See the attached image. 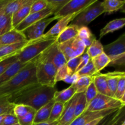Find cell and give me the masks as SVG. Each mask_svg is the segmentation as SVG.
<instances>
[{
    "label": "cell",
    "instance_id": "6da1fadb",
    "mask_svg": "<svg viewBox=\"0 0 125 125\" xmlns=\"http://www.w3.org/2000/svg\"><path fill=\"white\" fill-rule=\"evenodd\" d=\"M57 89L39 83L32 84L10 95L8 100L14 105L23 104L37 111L53 99Z\"/></svg>",
    "mask_w": 125,
    "mask_h": 125
},
{
    "label": "cell",
    "instance_id": "7a4b0ae2",
    "mask_svg": "<svg viewBox=\"0 0 125 125\" xmlns=\"http://www.w3.org/2000/svg\"><path fill=\"white\" fill-rule=\"evenodd\" d=\"M38 57L31 61L14 77L0 86V96H10L24 88L36 84V61Z\"/></svg>",
    "mask_w": 125,
    "mask_h": 125
},
{
    "label": "cell",
    "instance_id": "3957f363",
    "mask_svg": "<svg viewBox=\"0 0 125 125\" xmlns=\"http://www.w3.org/2000/svg\"><path fill=\"white\" fill-rule=\"evenodd\" d=\"M57 37L45 36L43 34L39 39L28 40V45L17 55V60L23 63L32 61L54 43Z\"/></svg>",
    "mask_w": 125,
    "mask_h": 125
},
{
    "label": "cell",
    "instance_id": "277c9868",
    "mask_svg": "<svg viewBox=\"0 0 125 125\" xmlns=\"http://www.w3.org/2000/svg\"><path fill=\"white\" fill-rule=\"evenodd\" d=\"M57 70L46 50L38 56L36 61V78L39 84L54 87Z\"/></svg>",
    "mask_w": 125,
    "mask_h": 125
},
{
    "label": "cell",
    "instance_id": "5b68a950",
    "mask_svg": "<svg viewBox=\"0 0 125 125\" xmlns=\"http://www.w3.org/2000/svg\"><path fill=\"white\" fill-rule=\"evenodd\" d=\"M103 52L110 59L108 66L124 67L125 63V34L115 41L103 46Z\"/></svg>",
    "mask_w": 125,
    "mask_h": 125
},
{
    "label": "cell",
    "instance_id": "8992f818",
    "mask_svg": "<svg viewBox=\"0 0 125 125\" xmlns=\"http://www.w3.org/2000/svg\"><path fill=\"white\" fill-rule=\"evenodd\" d=\"M104 13V11L101 2L96 0L94 3L80 12L71 22V24L77 26L79 28L87 26L89 23Z\"/></svg>",
    "mask_w": 125,
    "mask_h": 125
},
{
    "label": "cell",
    "instance_id": "52a82bcc",
    "mask_svg": "<svg viewBox=\"0 0 125 125\" xmlns=\"http://www.w3.org/2000/svg\"><path fill=\"white\" fill-rule=\"evenodd\" d=\"M125 104L120 100L114 98L98 94L96 97L87 107L86 111H100L112 109H122L125 107Z\"/></svg>",
    "mask_w": 125,
    "mask_h": 125
},
{
    "label": "cell",
    "instance_id": "ba28073f",
    "mask_svg": "<svg viewBox=\"0 0 125 125\" xmlns=\"http://www.w3.org/2000/svg\"><path fill=\"white\" fill-rule=\"evenodd\" d=\"M96 0H69L68 2L54 14L57 20L68 15L81 12L85 8L94 3Z\"/></svg>",
    "mask_w": 125,
    "mask_h": 125
},
{
    "label": "cell",
    "instance_id": "9c48e42d",
    "mask_svg": "<svg viewBox=\"0 0 125 125\" xmlns=\"http://www.w3.org/2000/svg\"><path fill=\"white\" fill-rule=\"evenodd\" d=\"M55 14V10L52 6L49 4L48 6L45 9L40 11L39 12L30 13L23 21L20 23L17 26L14 28L17 31L20 32H24L28 27L31 26L34 23L41 20L45 19L48 18L51 15Z\"/></svg>",
    "mask_w": 125,
    "mask_h": 125
},
{
    "label": "cell",
    "instance_id": "30bf717a",
    "mask_svg": "<svg viewBox=\"0 0 125 125\" xmlns=\"http://www.w3.org/2000/svg\"><path fill=\"white\" fill-rule=\"evenodd\" d=\"M55 20H57L54 17L51 18H46L41 20L36 23H34L28 27L23 33L28 40H32L41 37L44 34V31L46 27Z\"/></svg>",
    "mask_w": 125,
    "mask_h": 125
},
{
    "label": "cell",
    "instance_id": "8fae6325",
    "mask_svg": "<svg viewBox=\"0 0 125 125\" xmlns=\"http://www.w3.org/2000/svg\"><path fill=\"white\" fill-rule=\"evenodd\" d=\"M118 109H112L103 110L100 111H94V112L85 111L79 117L75 118L70 125H85L96 118L107 117L114 112H116Z\"/></svg>",
    "mask_w": 125,
    "mask_h": 125
},
{
    "label": "cell",
    "instance_id": "7c38bea8",
    "mask_svg": "<svg viewBox=\"0 0 125 125\" xmlns=\"http://www.w3.org/2000/svg\"><path fill=\"white\" fill-rule=\"evenodd\" d=\"M79 94H76L68 102L65 104L64 109L57 122V125H70L74 121L75 105Z\"/></svg>",
    "mask_w": 125,
    "mask_h": 125
},
{
    "label": "cell",
    "instance_id": "4fadbf2b",
    "mask_svg": "<svg viewBox=\"0 0 125 125\" xmlns=\"http://www.w3.org/2000/svg\"><path fill=\"white\" fill-rule=\"evenodd\" d=\"M26 37L23 32L13 29L8 32L0 36V46L12 45L17 43L26 41Z\"/></svg>",
    "mask_w": 125,
    "mask_h": 125
},
{
    "label": "cell",
    "instance_id": "5bb4252c",
    "mask_svg": "<svg viewBox=\"0 0 125 125\" xmlns=\"http://www.w3.org/2000/svg\"><path fill=\"white\" fill-rule=\"evenodd\" d=\"M79 13L80 12L68 15L59 19V21L57 22V23L55 24L46 34H44V35L57 37L63 29H65L68 26L69 23H70Z\"/></svg>",
    "mask_w": 125,
    "mask_h": 125
},
{
    "label": "cell",
    "instance_id": "9a60e30c",
    "mask_svg": "<svg viewBox=\"0 0 125 125\" xmlns=\"http://www.w3.org/2000/svg\"><path fill=\"white\" fill-rule=\"evenodd\" d=\"M46 52L51 59L52 63L57 69L67 63L65 57L58 48V44L56 42L46 50Z\"/></svg>",
    "mask_w": 125,
    "mask_h": 125
},
{
    "label": "cell",
    "instance_id": "2e32d148",
    "mask_svg": "<svg viewBox=\"0 0 125 125\" xmlns=\"http://www.w3.org/2000/svg\"><path fill=\"white\" fill-rule=\"evenodd\" d=\"M28 40L17 43L12 45L0 46V59H5L10 56H16L28 45Z\"/></svg>",
    "mask_w": 125,
    "mask_h": 125
},
{
    "label": "cell",
    "instance_id": "e0dca14e",
    "mask_svg": "<svg viewBox=\"0 0 125 125\" xmlns=\"http://www.w3.org/2000/svg\"><path fill=\"white\" fill-rule=\"evenodd\" d=\"M29 62L23 63L17 60L15 62L11 65L2 74L0 75V86L10 80L21 70L28 65Z\"/></svg>",
    "mask_w": 125,
    "mask_h": 125
},
{
    "label": "cell",
    "instance_id": "ac0fdd59",
    "mask_svg": "<svg viewBox=\"0 0 125 125\" xmlns=\"http://www.w3.org/2000/svg\"><path fill=\"white\" fill-rule=\"evenodd\" d=\"M54 103V100L52 99L51 101L48 103L44 105L41 108L37 110L35 112L33 124H37V123L48 122L49 117H50V114H51V109H52V106H53Z\"/></svg>",
    "mask_w": 125,
    "mask_h": 125
},
{
    "label": "cell",
    "instance_id": "d6986e66",
    "mask_svg": "<svg viewBox=\"0 0 125 125\" xmlns=\"http://www.w3.org/2000/svg\"><path fill=\"white\" fill-rule=\"evenodd\" d=\"M103 74L106 79L109 90L112 96L114 98L115 94L118 80L121 77L125 76V72L116 71V72H109V73H103Z\"/></svg>",
    "mask_w": 125,
    "mask_h": 125
},
{
    "label": "cell",
    "instance_id": "ffe728a7",
    "mask_svg": "<svg viewBox=\"0 0 125 125\" xmlns=\"http://www.w3.org/2000/svg\"><path fill=\"white\" fill-rule=\"evenodd\" d=\"M92 78L93 83H94L98 94L112 97L111 94L109 90L106 79L103 73H98L93 76Z\"/></svg>",
    "mask_w": 125,
    "mask_h": 125
},
{
    "label": "cell",
    "instance_id": "44dd1931",
    "mask_svg": "<svg viewBox=\"0 0 125 125\" xmlns=\"http://www.w3.org/2000/svg\"><path fill=\"white\" fill-rule=\"evenodd\" d=\"M79 28L77 26L70 24L65 29H63L57 36L56 43L61 44L62 43L70 40L78 36Z\"/></svg>",
    "mask_w": 125,
    "mask_h": 125
},
{
    "label": "cell",
    "instance_id": "7402d4cb",
    "mask_svg": "<svg viewBox=\"0 0 125 125\" xmlns=\"http://www.w3.org/2000/svg\"><path fill=\"white\" fill-rule=\"evenodd\" d=\"M76 94L75 87L74 84L71 85L67 89H64L61 91H56L54 95L53 100L55 102L61 103L65 104L70 101L74 95Z\"/></svg>",
    "mask_w": 125,
    "mask_h": 125
},
{
    "label": "cell",
    "instance_id": "603a6c76",
    "mask_svg": "<svg viewBox=\"0 0 125 125\" xmlns=\"http://www.w3.org/2000/svg\"><path fill=\"white\" fill-rule=\"evenodd\" d=\"M125 24V18H117L109 22L103 28L101 29L100 32V39L103 37L106 34L118 31L124 27Z\"/></svg>",
    "mask_w": 125,
    "mask_h": 125
},
{
    "label": "cell",
    "instance_id": "cb8c5ba5",
    "mask_svg": "<svg viewBox=\"0 0 125 125\" xmlns=\"http://www.w3.org/2000/svg\"><path fill=\"white\" fill-rule=\"evenodd\" d=\"M34 0H10L4 9V13L12 15L23 6L32 4Z\"/></svg>",
    "mask_w": 125,
    "mask_h": 125
},
{
    "label": "cell",
    "instance_id": "d4e9b609",
    "mask_svg": "<svg viewBox=\"0 0 125 125\" xmlns=\"http://www.w3.org/2000/svg\"><path fill=\"white\" fill-rule=\"evenodd\" d=\"M32 4H28L23 6V7L18 10L17 12L13 13L12 15V23L13 28L14 29L16 26L21 23L29 14H30L31 6Z\"/></svg>",
    "mask_w": 125,
    "mask_h": 125
},
{
    "label": "cell",
    "instance_id": "484cf974",
    "mask_svg": "<svg viewBox=\"0 0 125 125\" xmlns=\"http://www.w3.org/2000/svg\"><path fill=\"white\" fill-rule=\"evenodd\" d=\"M125 1L119 0H105L101 2L104 13H111L119 10L125 6Z\"/></svg>",
    "mask_w": 125,
    "mask_h": 125
},
{
    "label": "cell",
    "instance_id": "4316f807",
    "mask_svg": "<svg viewBox=\"0 0 125 125\" xmlns=\"http://www.w3.org/2000/svg\"><path fill=\"white\" fill-rule=\"evenodd\" d=\"M77 37L83 41L86 49L91 45L93 41L96 39L95 35L87 26H82L79 28Z\"/></svg>",
    "mask_w": 125,
    "mask_h": 125
},
{
    "label": "cell",
    "instance_id": "83f0119b",
    "mask_svg": "<svg viewBox=\"0 0 125 125\" xmlns=\"http://www.w3.org/2000/svg\"><path fill=\"white\" fill-rule=\"evenodd\" d=\"M123 108L119 109L116 112L105 117L103 120L101 125H115L124 118Z\"/></svg>",
    "mask_w": 125,
    "mask_h": 125
},
{
    "label": "cell",
    "instance_id": "f1b7e54d",
    "mask_svg": "<svg viewBox=\"0 0 125 125\" xmlns=\"http://www.w3.org/2000/svg\"><path fill=\"white\" fill-rule=\"evenodd\" d=\"M91 60L97 73H100V72L105 67L108 66L110 63L109 58L104 52Z\"/></svg>",
    "mask_w": 125,
    "mask_h": 125
},
{
    "label": "cell",
    "instance_id": "f546056e",
    "mask_svg": "<svg viewBox=\"0 0 125 125\" xmlns=\"http://www.w3.org/2000/svg\"><path fill=\"white\" fill-rule=\"evenodd\" d=\"M12 23V15H6L4 10L0 15V36L13 29Z\"/></svg>",
    "mask_w": 125,
    "mask_h": 125
},
{
    "label": "cell",
    "instance_id": "4dcf8cb0",
    "mask_svg": "<svg viewBox=\"0 0 125 125\" xmlns=\"http://www.w3.org/2000/svg\"><path fill=\"white\" fill-rule=\"evenodd\" d=\"M86 52L92 59L103 52V46L100 40H96V39L86 49Z\"/></svg>",
    "mask_w": 125,
    "mask_h": 125
},
{
    "label": "cell",
    "instance_id": "1f68e13d",
    "mask_svg": "<svg viewBox=\"0 0 125 125\" xmlns=\"http://www.w3.org/2000/svg\"><path fill=\"white\" fill-rule=\"evenodd\" d=\"M92 76H81L78 81L74 84L76 94L84 93L88 87L92 83Z\"/></svg>",
    "mask_w": 125,
    "mask_h": 125
},
{
    "label": "cell",
    "instance_id": "d6a6232c",
    "mask_svg": "<svg viewBox=\"0 0 125 125\" xmlns=\"http://www.w3.org/2000/svg\"><path fill=\"white\" fill-rule=\"evenodd\" d=\"M87 106L84 93L79 94L78 100H77V102L75 105V108H74V119L79 117L81 114H82L86 110Z\"/></svg>",
    "mask_w": 125,
    "mask_h": 125
},
{
    "label": "cell",
    "instance_id": "836d02e7",
    "mask_svg": "<svg viewBox=\"0 0 125 125\" xmlns=\"http://www.w3.org/2000/svg\"><path fill=\"white\" fill-rule=\"evenodd\" d=\"M9 96H0V115L13 114L15 105L9 101Z\"/></svg>",
    "mask_w": 125,
    "mask_h": 125
},
{
    "label": "cell",
    "instance_id": "e575fe53",
    "mask_svg": "<svg viewBox=\"0 0 125 125\" xmlns=\"http://www.w3.org/2000/svg\"><path fill=\"white\" fill-rule=\"evenodd\" d=\"M65 104L61 103L55 102L52 108L51 109V114L48 122H54L58 121L61 117L63 109H64Z\"/></svg>",
    "mask_w": 125,
    "mask_h": 125
},
{
    "label": "cell",
    "instance_id": "d590c367",
    "mask_svg": "<svg viewBox=\"0 0 125 125\" xmlns=\"http://www.w3.org/2000/svg\"><path fill=\"white\" fill-rule=\"evenodd\" d=\"M72 50H73V58L81 56L86 50V48L84 43L78 37H76L73 39Z\"/></svg>",
    "mask_w": 125,
    "mask_h": 125
},
{
    "label": "cell",
    "instance_id": "8d00e7d4",
    "mask_svg": "<svg viewBox=\"0 0 125 125\" xmlns=\"http://www.w3.org/2000/svg\"><path fill=\"white\" fill-rule=\"evenodd\" d=\"M73 39L65 42L62 43L61 44H58L59 49L65 56L67 62L73 58V50H72Z\"/></svg>",
    "mask_w": 125,
    "mask_h": 125
},
{
    "label": "cell",
    "instance_id": "74e56055",
    "mask_svg": "<svg viewBox=\"0 0 125 125\" xmlns=\"http://www.w3.org/2000/svg\"><path fill=\"white\" fill-rule=\"evenodd\" d=\"M79 76H93L95 74H97V72L95 70L94 65H93L92 60H90L89 63L82 68L80 70L76 72Z\"/></svg>",
    "mask_w": 125,
    "mask_h": 125
},
{
    "label": "cell",
    "instance_id": "f35d334b",
    "mask_svg": "<svg viewBox=\"0 0 125 125\" xmlns=\"http://www.w3.org/2000/svg\"><path fill=\"white\" fill-rule=\"evenodd\" d=\"M33 108L29 107V106H26V105L17 104L15 105L14 107H13V114L18 120L25 116L28 112H29Z\"/></svg>",
    "mask_w": 125,
    "mask_h": 125
},
{
    "label": "cell",
    "instance_id": "ab89813d",
    "mask_svg": "<svg viewBox=\"0 0 125 125\" xmlns=\"http://www.w3.org/2000/svg\"><path fill=\"white\" fill-rule=\"evenodd\" d=\"M98 94V93L96 87H95V85H94V83L92 81V83L89 85V86L88 87L87 89H86V90L84 92L87 106H89L90 103L95 99V98L96 97Z\"/></svg>",
    "mask_w": 125,
    "mask_h": 125
},
{
    "label": "cell",
    "instance_id": "60d3db41",
    "mask_svg": "<svg viewBox=\"0 0 125 125\" xmlns=\"http://www.w3.org/2000/svg\"><path fill=\"white\" fill-rule=\"evenodd\" d=\"M48 0H34L31 6L30 13L39 12L45 9L48 6Z\"/></svg>",
    "mask_w": 125,
    "mask_h": 125
},
{
    "label": "cell",
    "instance_id": "b9f144b4",
    "mask_svg": "<svg viewBox=\"0 0 125 125\" xmlns=\"http://www.w3.org/2000/svg\"><path fill=\"white\" fill-rule=\"evenodd\" d=\"M123 96H125V76L121 77L118 80L114 98L117 100H121Z\"/></svg>",
    "mask_w": 125,
    "mask_h": 125
},
{
    "label": "cell",
    "instance_id": "7bdbcfd3",
    "mask_svg": "<svg viewBox=\"0 0 125 125\" xmlns=\"http://www.w3.org/2000/svg\"><path fill=\"white\" fill-rule=\"evenodd\" d=\"M81 59V56L74 57V58L67 61L66 65H67V68H68L69 75H72V74L76 73V70L80 63Z\"/></svg>",
    "mask_w": 125,
    "mask_h": 125
},
{
    "label": "cell",
    "instance_id": "ee69618b",
    "mask_svg": "<svg viewBox=\"0 0 125 125\" xmlns=\"http://www.w3.org/2000/svg\"><path fill=\"white\" fill-rule=\"evenodd\" d=\"M17 61V55L6 57L0 61V75L4 73L10 66Z\"/></svg>",
    "mask_w": 125,
    "mask_h": 125
},
{
    "label": "cell",
    "instance_id": "f6af8a7d",
    "mask_svg": "<svg viewBox=\"0 0 125 125\" xmlns=\"http://www.w3.org/2000/svg\"><path fill=\"white\" fill-rule=\"evenodd\" d=\"M35 112L36 111L33 109L25 116L18 119V123L20 125H32Z\"/></svg>",
    "mask_w": 125,
    "mask_h": 125
},
{
    "label": "cell",
    "instance_id": "bcb514c9",
    "mask_svg": "<svg viewBox=\"0 0 125 125\" xmlns=\"http://www.w3.org/2000/svg\"><path fill=\"white\" fill-rule=\"evenodd\" d=\"M68 75H69L68 68H67V65L65 64L57 69L56 76H55V83H57V82L63 81Z\"/></svg>",
    "mask_w": 125,
    "mask_h": 125
},
{
    "label": "cell",
    "instance_id": "7dc6e473",
    "mask_svg": "<svg viewBox=\"0 0 125 125\" xmlns=\"http://www.w3.org/2000/svg\"><path fill=\"white\" fill-rule=\"evenodd\" d=\"M68 1L69 0H48V3L54 9L55 13L59 12Z\"/></svg>",
    "mask_w": 125,
    "mask_h": 125
},
{
    "label": "cell",
    "instance_id": "c3c4849f",
    "mask_svg": "<svg viewBox=\"0 0 125 125\" xmlns=\"http://www.w3.org/2000/svg\"><path fill=\"white\" fill-rule=\"evenodd\" d=\"M18 123V118L13 114H6L2 120V125H12Z\"/></svg>",
    "mask_w": 125,
    "mask_h": 125
},
{
    "label": "cell",
    "instance_id": "681fc988",
    "mask_svg": "<svg viewBox=\"0 0 125 125\" xmlns=\"http://www.w3.org/2000/svg\"><path fill=\"white\" fill-rule=\"evenodd\" d=\"M91 60V59L90 58L89 56L88 55V54L86 52V50H85V52L81 55V59L80 63H79V66H78V68L76 70V72H78V71L80 70L82 68L84 67V66L86 65L88 63H89V61Z\"/></svg>",
    "mask_w": 125,
    "mask_h": 125
},
{
    "label": "cell",
    "instance_id": "f907efd6",
    "mask_svg": "<svg viewBox=\"0 0 125 125\" xmlns=\"http://www.w3.org/2000/svg\"><path fill=\"white\" fill-rule=\"evenodd\" d=\"M80 76L78 75V74L77 73H74V74H72V75H68L63 80V82L67 83V84H70L71 85L72 84H74L77 81H78V79H79Z\"/></svg>",
    "mask_w": 125,
    "mask_h": 125
},
{
    "label": "cell",
    "instance_id": "816d5d0a",
    "mask_svg": "<svg viewBox=\"0 0 125 125\" xmlns=\"http://www.w3.org/2000/svg\"><path fill=\"white\" fill-rule=\"evenodd\" d=\"M10 0H0V15L2 13L6 5L10 2Z\"/></svg>",
    "mask_w": 125,
    "mask_h": 125
},
{
    "label": "cell",
    "instance_id": "f5cc1de1",
    "mask_svg": "<svg viewBox=\"0 0 125 125\" xmlns=\"http://www.w3.org/2000/svg\"><path fill=\"white\" fill-rule=\"evenodd\" d=\"M105 117H101V118H96V119L94 120H93V121H92V122H89V123H87V124H85V125H98L99 123H100V122H101V121L103 120V119L104 118H105Z\"/></svg>",
    "mask_w": 125,
    "mask_h": 125
},
{
    "label": "cell",
    "instance_id": "db71d44e",
    "mask_svg": "<svg viewBox=\"0 0 125 125\" xmlns=\"http://www.w3.org/2000/svg\"><path fill=\"white\" fill-rule=\"evenodd\" d=\"M57 122H58V121H56V122H43V123H37V124H33L32 125H57Z\"/></svg>",
    "mask_w": 125,
    "mask_h": 125
},
{
    "label": "cell",
    "instance_id": "11a10c76",
    "mask_svg": "<svg viewBox=\"0 0 125 125\" xmlns=\"http://www.w3.org/2000/svg\"><path fill=\"white\" fill-rule=\"evenodd\" d=\"M125 125V120H124V118H123V120H122L120 121V122H119L118 123H117V125Z\"/></svg>",
    "mask_w": 125,
    "mask_h": 125
},
{
    "label": "cell",
    "instance_id": "9f6ffc18",
    "mask_svg": "<svg viewBox=\"0 0 125 125\" xmlns=\"http://www.w3.org/2000/svg\"><path fill=\"white\" fill-rule=\"evenodd\" d=\"M5 115H0V125H2V120H3V118L4 117Z\"/></svg>",
    "mask_w": 125,
    "mask_h": 125
},
{
    "label": "cell",
    "instance_id": "6f0895ef",
    "mask_svg": "<svg viewBox=\"0 0 125 125\" xmlns=\"http://www.w3.org/2000/svg\"><path fill=\"white\" fill-rule=\"evenodd\" d=\"M20 125L19 123H17V124H15V125Z\"/></svg>",
    "mask_w": 125,
    "mask_h": 125
},
{
    "label": "cell",
    "instance_id": "680465c9",
    "mask_svg": "<svg viewBox=\"0 0 125 125\" xmlns=\"http://www.w3.org/2000/svg\"><path fill=\"white\" fill-rule=\"evenodd\" d=\"M2 59H0V61H2Z\"/></svg>",
    "mask_w": 125,
    "mask_h": 125
}]
</instances>
